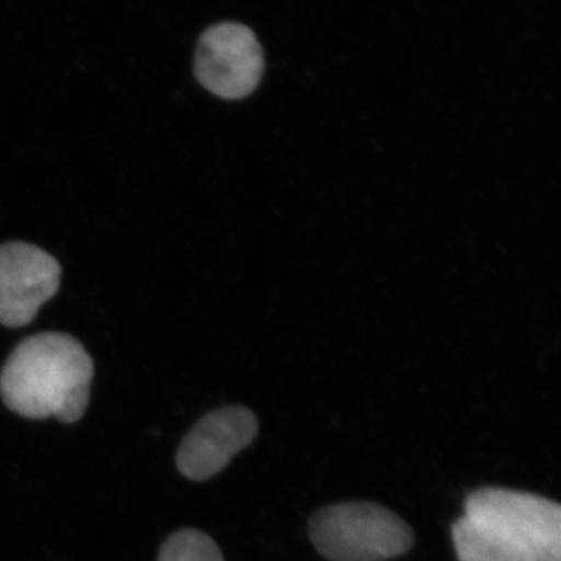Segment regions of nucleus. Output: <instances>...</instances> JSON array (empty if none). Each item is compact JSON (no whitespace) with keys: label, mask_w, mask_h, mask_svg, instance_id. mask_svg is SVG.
Segmentation results:
<instances>
[{"label":"nucleus","mask_w":561,"mask_h":561,"mask_svg":"<svg viewBox=\"0 0 561 561\" xmlns=\"http://www.w3.org/2000/svg\"><path fill=\"white\" fill-rule=\"evenodd\" d=\"M453 540L459 561H561V508L523 491L478 490Z\"/></svg>","instance_id":"nucleus-1"},{"label":"nucleus","mask_w":561,"mask_h":561,"mask_svg":"<svg viewBox=\"0 0 561 561\" xmlns=\"http://www.w3.org/2000/svg\"><path fill=\"white\" fill-rule=\"evenodd\" d=\"M94 362L76 337L62 332L32 335L0 371V398L28 420L77 423L90 405Z\"/></svg>","instance_id":"nucleus-2"},{"label":"nucleus","mask_w":561,"mask_h":561,"mask_svg":"<svg viewBox=\"0 0 561 561\" xmlns=\"http://www.w3.org/2000/svg\"><path fill=\"white\" fill-rule=\"evenodd\" d=\"M309 534L330 561H387L404 556L413 545L409 524L371 502L321 508L312 516Z\"/></svg>","instance_id":"nucleus-3"},{"label":"nucleus","mask_w":561,"mask_h":561,"mask_svg":"<svg viewBox=\"0 0 561 561\" xmlns=\"http://www.w3.org/2000/svg\"><path fill=\"white\" fill-rule=\"evenodd\" d=\"M198 83L227 101L249 98L264 72V55L256 35L239 22H220L203 33L195 51Z\"/></svg>","instance_id":"nucleus-4"},{"label":"nucleus","mask_w":561,"mask_h":561,"mask_svg":"<svg viewBox=\"0 0 561 561\" xmlns=\"http://www.w3.org/2000/svg\"><path fill=\"white\" fill-rule=\"evenodd\" d=\"M61 265L27 242L0 245V324L27 327L60 289Z\"/></svg>","instance_id":"nucleus-5"},{"label":"nucleus","mask_w":561,"mask_h":561,"mask_svg":"<svg viewBox=\"0 0 561 561\" xmlns=\"http://www.w3.org/2000/svg\"><path fill=\"white\" fill-rule=\"evenodd\" d=\"M257 431L256 415L242 405L206 413L181 442L176 468L191 481H208L254 442Z\"/></svg>","instance_id":"nucleus-6"},{"label":"nucleus","mask_w":561,"mask_h":561,"mask_svg":"<svg viewBox=\"0 0 561 561\" xmlns=\"http://www.w3.org/2000/svg\"><path fill=\"white\" fill-rule=\"evenodd\" d=\"M158 561H225L217 542L197 529L171 535L161 546Z\"/></svg>","instance_id":"nucleus-7"}]
</instances>
